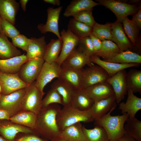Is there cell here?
Here are the masks:
<instances>
[{
	"label": "cell",
	"mask_w": 141,
	"mask_h": 141,
	"mask_svg": "<svg viewBox=\"0 0 141 141\" xmlns=\"http://www.w3.org/2000/svg\"><path fill=\"white\" fill-rule=\"evenodd\" d=\"M61 109L60 105L56 103L42 108L37 114L35 132L49 141L59 137L61 131L57 124L56 116Z\"/></svg>",
	"instance_id": "1"
},
{
	"label": "cell",
	"mask_w": 141,
	"mask_h": 141,
	"mask_svg": "<svg viewBox=\"0 0 141 141\" xmlns=\"http://www.w3.org/2000/svg\"><path fill=\"white\" fill-rule=\"evenodd\" d=\"M116 106V104L106 114L94 120L95 126L102 127L105 130L110 141H118L126 134L124 126L128 115L125 113L121 115H111V113Z\"/></svg>",
	"instance_id": "2"
},
{
	"label": "cell",
	"mask_w": 141,
	"mask_h": 141,
	"mask_svg": "<svg viewBox=\"0 0 141 141\" xmlns=\"http://www.w3.org/2000/svg\"><path fill=\"white\" fill-rule=\"evenodd\" d=\"M57 122L60 130L79 122L89 123L94 119L89 110L81 111L70 105L63 106L58 113Z\"/></svg>",
	"instance_id": "3"
},
{
	"label": "cell",
	"mask_w": 141,
	"mask_h": 141,
	"mask_svg": "<svg viewBox=\"0 0 141 141\" xmlns=\"http://www.w3.org/2000/svg\"><path fill=\"white\" fill-rule=\"evenodd\" d=\"M35 85V81L26 88V92L21 102L22 110L32 112L37 115L42 108L43 96L45 94Z\"/></svg>",
	"instance_id": "4"
},
{
	"label": "cell",
	"mask_w": 141,
	"mask_h": 141,
	"mask_svg": "<svg viewBox=\"0 0 141 141\" xmlns=\"http://www.w3.org/2000/svg\"><path fill=\"white\" fill-rule=\"evenodd\" d=\"M99 3L111 10L115 15L117 21L122 23L123 20L129 15H133L140 7L135 4H129L120 1L96 0Z\"/></svg>",
	"instance_id": "5"
},
{
	"label": "cell",
	"mask_w": 141,
	"mask_h": 141,
	"mask_svg": "<svg viewBox=\"0 0 141 141\" xmlns=\"http://www.w3.org/2000/svg\"><path fill=\"white\" fill-rule=\"evenodd\" d=\"M26 92V88L7 95L1 93L0 109L7 112L10 118L22 110L21 102Z\"/></svg>",
	"instance_id": "6"
},
{
	"label": "cell",
	"mask_w": 141,
	"mask_h": 141,
	"mask_svg": "<svg viewBox=\"0 0 141 141\" xmlns=\"http://www.w3.org/2000/svg\"><path fill=\"white\" fill-rule=\"evenodd\" d=\"M44 62L43 58L29 59L22 66L18 73L20 78L29 85L34 82L37 79Z\"/></svg>",
	"instance_id": "7"
},
{
	"label": "cell",
	"mask_w": 141,
	"mask_h": 141,
	"mask_svg": "<svg viewBox=\"0 0 141 141\" xmlns=\"http://www.w3.org/2000/svg\"><path fill=\"white\" fill-rule=\"evenodd\" d=\"M82 89L107 81L109 77L106 71L101 67L94 64L82 69Z\"/></svg>",
	"instance_id": "8"
},
{
	"label": "cell",
	"mask_w": 141,
	"mask_h": 141,
	"mask_svg": "<svg viewBox=\"0 0 141 141\" xmlns=\"http://www.w3.org/2000/svg\"><path fill=\"white\" fill-rule=\"evenodd\" d=\"M61 66L56 62L49 63L44 62L40 73L36 81L37 87L42 92L44 87L54 79L59 78Z\"/></svg>",
	"instance_id": "9"
},
{
	"label": "cell",
	"mask_w": 141,
	"mask_h": 141,
	"mask_svg": "<svg viewBox=\"0 0 141 141\" xmlns=\"http://www.w3.org/2000/svg\"><path fill=\"white\" fill-rule=\"evenodd\" d=\"M0 84L2 89L1 93L9 94L17 90L25 88L29 85L22 80L18 73L8 74L0 71Z\"/></svg>",
	"instance_id": "10"
},
{
	"label": "cell",
	"mask_w": 141,
	"mask_h": 141,
	"mask_svg": "<svg viewBox=\"0 0 141 141\" xmlns=\"http://www.w3.org/2000/svg\"><path fill=\"white\" fill-rule=\"evenodd\" d=\"M62 7L60 6L54 8L48 7L47 10V18L45 24L38 25L37 28L41 33L45 34L50 32L54 34L58 38L61 39L58 28V20Z\"/></svg>",
	"instance_id": "11"
},
{
	"label": "cell",
	"mask_w": 141,
	"mask_h": 141,
	"mask_svg": "<svg viewBox=\"0 0 141 141\" xmlns=\"http://www.w3.org/2000/svg\"><path fill=\"white\" fill-rule=\"evenodd\" d=\"M82 69L78 70L63 62L61 65L59 78L71 86L75 90L82 89Z\"/></svg>",
	"instance_id": "12"
},
{
	"label": "cell",
	"mask_w": 141,
	"mask_h": 141,
	"mask_svg": "<svg viewBox=\"0 0 141 141\" xmlns=\"http://www.w3.org/2000/svg\"><path fill=\"white\" fill-rule=\"evenodd\" d=\"M125 69L122 70L110 77L107 80L112 87L116 97V102L119 103L124 98L127 93Z\"/></svg>",
	"instance_id": "13"
},
{
	"label": "cell",
	"mask_w": 141,
	"mask_h": 141,
	"mask_svg": "<svg viewBox=\"0 0 141 141\" xmlns=\"http://www.w3.org/2000/svg\"><path fill=\"white\" fill-rule=\"evenodd\" d=\"M60 34L62 47L56 62L61 66L67 57L77 47L79 39L68 29L62 30Z\"/></svg>",
	"instance_id": "14"
},
{
	"label": "cell",
	"mask_w": 141,
	"mask_h": 141,
	"mask_svg": "<svg viewBox=\"0 0 141 141\" xmlns=\"http://www.w3.org/2000/svg\"><path fill=\"white\" fill-rule=\"evenodd\" d=\"M33 130L15 124L9 119H0V136L9 141H13L20 132H35Z\"/></svg>",
	"instance_id": "15"
},
{
	"label": "cell",
	"mask_w": 141,
	"mask_h": 141,
	"mask_svg": "<svg viewBox=\"0 0 141 141\" xmlns=\"http://www.w3.org/2000/svg\"><path fill=\"white\" fill-rule=\"evenodd\" d=\"M112 40L117 45L121 52L134 49V46L126 35L121 23L116 20L112 23Z\"/></svg>",
	"instance_id": "16"
},
{
	"label": "cell",
	"mask_w": 141,
	"mask_h": 141,
	"mask_svg": "<svg viewBox=\"0 0 141 141\" xmlns=\"http://www.w3.org/2000/svg\"><path fill=\"white\" fill-rule=\"evenodd\" d=\"M63 62L78 70L82 69L86 66H92V63L90 57L84 53L77 47L67 57Z\"/></svg>",
	"instance_id": "17"
},
{
	"label": "cell",
	"mask_w": 141,
	"mask_h": 141,
	"mask_svg": "<svg viewBox=\"0 0 141 141\" xmlns=\"http://www.w3.org/2000/svg\"><path fill=\"white\" fill-rule=\"evenodd\" d=\"M90 57L92 63L101 67L107 73L110 77L122 70L129 68L139 67L140 64L136 63L121 64L107 62L101 60L99 57L95 55Z\"/></svg>",
	"instance_id": "18"
},
{
	"label": "cell",
	"mask_w": 141,
	"mask_h": 141,
	"mask_svg": "<svg viewBox=\"0 0 141 141\" xmlns=\"http://www.w3.org/2000/svg\"><path fill=\"white\" fill-rule=\"evenodd\" d=\"M116 104L114 94L106 98L94 102L89 111L94 120L106 114Z\"/></svg>",
	"instance_id": "19"
},
{
	"label": "cell",
	"mask_w": 141,
	"mask_h": 141,
	"mask_svg": "<svg viewBox=\"0 0 141 141\" xmlns=\"http://www.w3.org/2000/svg\"><path fill=\"white\" fill-rule=\"evenodd\" d=\"M84 89L94 102L106 98L114 94L112 87L107 81L93 85Z\"/></svg>",
	"instance_id": "20"
},
{
	"label": "cell",
	"mask_w": 141,
	"mask_h": 141,
	"mask_svg": "<svg viewBox=\"0 0 141 141\" xmlns=\"http://www.w3.org/2000/svg\"><path fill=\"white\" fill-rule=\"evenodd\" d=\"M130 89L127 91V97L125 103H120L118 109L121 110L122 114L127 113L129 118L135 117L137 112L141 109V98L134 95Z\"/></svg>",
	"instance_id": "21"
},
{
	"label": "cell",
	"mask_w": 141,
	"mask_h": 141,
	"mask_svg": "<svg viewBox=\"0 0 141 141\" xmlns=\"http://www.w3.org/2000/svg\"><path fill=\"white\" fill-rule=\"evenodd\" d=\"M30 39L26 51L27 58L28 59L37 57L43 58L47 45L45 37L43 36L38 38Z\"/></svg>",
	"instance_id": "22"
},
{
	"label": "cell",
	"mask_w": 141,
	"mask_h": 141,
	"mask_svg": "<svg viewBox=\"0 0 141 141\" xmlns=\"http://www.w3.org/2000/svg\"><path fill=\"white\" fill-rule=\"evenodd\" d=\"M28 60L25 53L10 58L0 59V71L8 74L17 73L22 66Z\"/></svg>",
	"instance_id": "23"
},
{
	"label": "cell",
	"mask_w": 141,
	"mask_h": 141,
	"mask_svg": "<svg viewBox=\"0 0 141 141\" xmlns=\"http://www.w3.org/2000/svg\"><path fill=\"white\" fill-rule=\"evenodd\" d=\"M19 5L15 0H0V16L14 25Z\"/></svg>",
	"instance_id": "24"
},
{
	"label": "cell",
	"mask_w": 141,
	"mask_h": 141,
	"mask_svg": "<svg viewBox=\"0 0 141 141\" xmlns=\"http://www.w3.org/2000/svg\"><path fill=\"white\" fill-rule=\"evenodd\" d=\"M94 102L84 89H81L75 90L70 105L79 110L84 111L89 110Z\"/></svg>",
	"instance_id": "25"
},
{
	"label": "cell",
	"mask_w": 141,
	"mask_h": 141,
	"mask_svg": "<svg viewBox=\"0 0 141 141\" xmlns=\"http://www.w3.org/2000/svg\"><path fill=\"white\" fill-rule=\"evenodd\" d=\"M100 5L92 0H73L66 8L63 13L65 17L73 16L77 13L85 10L92 9Z\"/></svg>",
	"instance_id": "26"
},
{
	"label": "cell",
	"mask_w": 141,
	"mask_h": 141,
	"mask_svg": "<svg viewBox=\"0 0 141 141\" xmlns=\"http://www.w3.org/2000/svg\"><path fill=\"white\" fill-rule=\"evenodd\" d=\"M51 87L56 90L61 96L63 106L70 105L75 90L73 87L60 79L54 81Z\"/></svg>",
	"instance_id": "27"
},
{
	"label": "cell",
	"mask_w": 141,
	"mask_h": 141,
	"mask_svg": "<svg viewBox=\"0 0 141 141\" xmlns=\"http://www.w3.org/2000/svg\"><path fill=\"white\" fill-rule=\"evenodd\" d=\"M81 122L74 124L61 131L59 137L68 141H85Z\"/></svg>",
	"instance_id": "28"
},
{
	"label": "cell",
	"mask_w": 141,
	"mask_h": 141,
	"mask_svg": "<svg viewBox=\"0 0 141 141\" xmlns=\"http://www.w3.org/2000/svg\"><path fill=\"white\" fill-rule=\"evenodd\" d=\"M21 52L8 40L3 32L0 33V58L5 60L21 55Z\"/></svg>",
	"instance_id": "29"
},
{
	"label": "cell",
	"mask_w": 141,
	"mask_h": 141,
	"mask_svg": "<svg viewBox=\"0 0 141 141\" xmlns=\"http://www.w3.org/2000/svg\"><path fill=\"white\" fill-rule=\"evenodd\" d=\"M9 120L15 124L34 130L37 115L31 111L22 110L10 117Z\"/></svg>",
	"instance_id": "30"
},
{
	"label": "cell",
	"mask_w": 141,
	"mask_h": 141,
	"mask_svg": "<svg viewBox=\"0 0 141 141\" xmlns=\"http://www.w3.org/2000/svg\"><path fill=\"white\" fill-rule=\"evenodd\" d=\"M62 42L61 39H51L47 45L45 54L43 57L45 62L49 63L55 62L61 51Z\"/></svg>",
	"instance_id": "31"
},
{
	"label": "cell",
	"mask_w": 141,
	"mask_h": 141,
	"mask_svg": "<svg viewBox=\"0 0 141 141\" xmlns=\"http://www.w3.org/2000/svg\"><path fill=\"white\" fill-rule=\"evenodd\" d=\"M104 60L121 64L136 63L141 64V56L136 52L127 50L121 52L111 58Z\"/></svg>",
	"instance_id": "32"
},
{
	"label": "cell",
	"mask_w": 141,
	"mask_h": 141,
	"mask_svg": "<svg viewBox=\"0 0 141 141\" xmlns=\"http://www.w3.org/2000/svg\"><path fill=\"white\" fill-rule=\"evenodd\" d=\"M68 29L80 39L89 36L92 33V27L77 21L73 18L69 22Z\"/></svg>",
	"instance_id": "33"
},
{
	"label": "cell",
	"mask_w": 141,
	"mask_h": 141,
	"mask_svg": "<svg viewBox=\"0 0 141 141\" xmlns=\"http://www.w3.org/2000/svg\"><path fill=\"white\" fill-rule=\"evenodd\" d=\"M121 51L116 44L112 41L104 40L102 41L100 49L95 53L94 55L102 57L104 60L111 58Z\"/></svg>",
	"instance_id": "34"
},
{
	"label": "cell",
	"mask_w": 141,
	"mask_h": 141,
	"mask_svg": "<svg viewBox=\"0 0 141 141\" xmlns=\"http://www.w3.org/2000/svg\"><path fill=\"white\" fill-rule=\"evenodd\" d=\"M122 23L124 31L134 49L138 46L140 30L127 17L123 20Z\"/></svg>",
	"instance_id": "35"
},
{
	"label": "cell",
	"mask_w": 141,
	"mask_h": 141,
	"mask_svg": "<svg viewBox=\"0 0 141 141\" xmlns=\"http://www.w3.org/2000/svg\"><path fill=\"white\" fill-rule=\"evenodd\" d=\"M126 81L128 90L134 93H141V70L131 69L127 72Z\"/></svg>",
	"instance_id": "36"
},
{
	"label": "cell",
	"mask_w": 141,
	"mask_h": 141,
	"mask_svg": "<svg viewBox=\"0 0 141 141\" xmlns=\"http://www.w3.org/2000/svg\"><path fill=\"white\" fill-rule=\"evenodd\" d=\"M83 129L85 141H110L102 127L95 126L93 128L87 129L83 126Z\"/></svg>",
	"instance_id": "37"
},
{
	"label": "cell",
	"mask_w": 141,
	"mask_h": 141,
	"mask_svg": "<svg viewBox=\"0 0 141 141\" xmlns=\"http://www.w3.org/2000/svg\"><path fill=\"white\" fill-rule=\"evenodd\" d=\"M124 128L126 133L137 141H141V121L136 118H128Z\"/></svg>",
	"instance_id": "38"
},
{
	"label": "cell",
	"mask_w": 141,
	"mask_h": 141,
	"mask_svg": "<svg viewBox=\"0 0 141 141\" xmlns=\"http://www.w3.org/2000/svg\"><path fill=\"white\" fill-rule=\"evenodd\" d=\"M112 23L110 22L101 24L96 22L92 27V33L102 41H112Z\"/></svg>",
	"instance_id": "39"
},
{
	"label": "cell",
	"mask_w": 141,
	"mask_h": 141,
	"mask_svg": "<svg viewBox=\"0 0 141 141\" xmlns=\"http://www.w3.org/2000/svg\"><path fill=\"white\" fill-rule=\"evenodd\" d=\"M54 103L63 104L61 96L54 89L51 87L45 97L42 99V108Z\"/></svg>",
	"instance_id": "40"
},
{
	"label": "cell",
	"mask_w": 141,
	"mask_h": 141,
	"mask_svg": "<svg viewBox=\"0 0 141 141\" xmlns=\"http://www.w3.org/2000/svg\"><path fill=\"white\" fill-rule=\"evenodd\" d=\"M92 9L83 10L74 15L73 18L77 21L92 27L96 23L92 15Z\"/></svg>",
	"instance_id": "41"
},
{
	"label": "cell",
	"mask_w": 141,
	"mask_h": 141,
	"mask_svg": "<svg viewBox=\"0 0 141 141\" xmlns=\"http://www.w3.org/2000/svg\"><path fill=\"white\" fill-rule=\"evenodd\" d=\"M77 47L89 57H90L94 55L95 52L92 42L89 36L80 39Z\"/></svg>",
	"instance_id": "42"
},
{
	"label": "cell",
	"mask_w": 141,
	"mask_h": 141,
	"mask_svg": "<svg viewBox=\"0 0 141 141\" xmlns=\"http://www.w3.org/2000/svg\"><path fill=\"white\" fill-rule=\"evenodd\" d=\"M1 28L3 32L11 39L20 34V32L10 22L1 18Z\"/></svg>",
	"instance_id": "43"
},
{
	"label": "cell",
	"mask_w": 141,
	"mask_h": 141,
	"mask_svg": "<svg viewBox=\"0 0 141 141\" xmlns=\"http://www.w3.org/2000/svg\"><path fill=\"white\" fill-rule=\"evenodd\" d=\"M13 141H49L42 138L35 132L32 133H18L16 136Z\"/></svg>",
	"instance_id": "44"
},
{
	"label": "cell",
	"mask_w": 141,
	"mask_h": 141,
	"mask_svg": "<svg viewBox=\"0 0 141 141\" xmlns=\"http://www.w3.org/2000/svg\"><path fill=\"white\" fill-rule=\"evenodd\" d=\"M11 39L12 43L16 48H18L26 51L30 39L23 34H19Z\"/></svg>",
	"instance_id": "45"
},
{
	"label": "cell",
	"mask_w": 141,
	"mask_h": 141,
	"mask_svg": "<svg viewBox=\"0 0 141 141\" xmlns=\"http://www.w3.org/2000/svg\"><path fill=\"white\" fill-rule=\"evenodd\" d=\"M131 21L140 30L141 29V8L140 7L137 12L133 15Z\"/></svg>",
	"instance_id": "46"
},
{
	"label": "cell",
	"mask_w": 141,
	"mask_h": 141,
	"mask_svg": "<svg viewBox=\"0 0 141 141\" xmlns=\"http://www.w3.org/2000/svg\"><path fill=\"white\" fill-rule=\"evenodd\" d=\"M89 36L92 40L95 53L99 50L101 48L102 44V41L92 33Z\"/></svg>",
	"instance_id": "47"
},
{
	"label": "cell",
	"mask_w": 141,
	"mask_h": 141,
	"mask_svg": "<svg viewBox=\"0 0 141 141\" xmlns=\"http://www.w3.org/2000/svg\"><path fill=\"white\" fill-rule=\"evenodd\" d=\"M10 116L8 113L6 111L0 109V119H9Z\"/></svg>",
	"instance_id": "48"
},
{
	"label": "cell",
	"mask_w": 141,
	"mask_h": 141,
	"mask_svg": "<svg viewBox=\"0 0 141 141\" xmlns=\"http://www.w3.org/2000/svg\"><path fill=\"white\" fill-rule=\"evenodd\" d=\"M118 141H136L134 139L125 134Z\"/></svg>",
	"instance_id": "49"
},
{
	"label": "cell",
	"mask_w": 141,
	"mask_h": 141,
	"mask_svg": "<svg viewBox=\"0 0 141 141\" xmlns=\"http://www.w3.org/2000/svg\"><path fill=\"white\" fill-rule=\"evenodd\" d=\"M44 1L45 3L58 6L60 5L61 3L60 0H44Z\"/></svg>",
	"instance_id": "50"
},
{
	"label": "cell",
	"mask_w": 141,
	"mask_h": 141,
	"mask_svg": "<svg viewBox=\"0 0 141 141\" xmlns=\"http://www.w3.org/2000/svg\"><path fill=\"white\" fill-rule=\"evenodd\" d=\"M28 1V0H20L19 2L21 4V8L24 11H26V5Z\"/></svg>",
	"instance_id": "51"
},
{
	"label": "cell",
	"mask_w": 141,
	"mask_h": 141,
	"mask_svg": "<svg viewBox=\"0 0 141 141\" xmlns=\"http://www.w3.org/2000/svg\"><path fill=\"white\" fill-rule=\"evenodd\" d=\"M51 141H68L59 137H57L52 140Z\"/></svg>",
	"instance_id": "52"
},
{
	"label": "cell",
	"mask_w": 141,
	"mask_h": 141,
	"mask_svg": "<svg viewBox=\"0 0 141 141\" xmlns=\"http://www.w3.org/2000/svg\"><path fill=\"white\" fill-rule=\"evenodd\" d=\"M2 33L1 28V17L0 16V33Z\"/></svg>",
	"instance_id": "53"
},
{
	"label": "cell",
	"mask_w": 141,
	"mask_h": 141,
	"mask_svg": "<svg viewBox=\"0 0 141 141\" xmlns=\"http://www.w3.org/2000/svg\"><path fill=\"white\" fill-rule=\"evenodd\" d=\"M0 141H9L3 138L0 136Z\"/></svg>",
	"instance_id": "54"
},
{
	"label": "cell",
	"mask_w": 141,
	"mask_h": 141,
	"mask_svg": "<svg viewBox=\"0 0 141 141\" xmlns=\"http://www.w3.org/2000/svg\"><path fill=\"white\" fill-rule=\"evenodd\" d=\"M2 91V87L0 84V93H1Z\"/></svg>",
	"instance_id": "55"
},
{
	"label": "cell",
	"mask_w": 141,
	"mask_h": 141,
	"mask_svg": "<svg viewBox=\"0 0 141 141\" xmlns=\"http://www.w3.org/2000/svg\"><path fill=\"white\" fill-rule=\"evenodd\" d=\"M1 93H0V97H1Z\"/></svg>",
	"instance_id": "56"
}]
</instances>
